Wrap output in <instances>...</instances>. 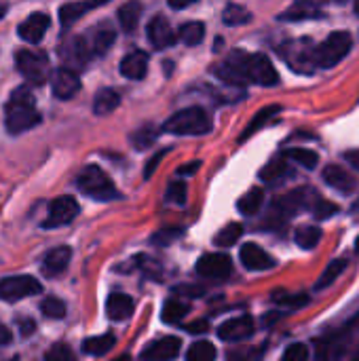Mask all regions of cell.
<instances>
[{"label":"cell","instance_id":"23","mask_svg":"<svg viewBox=\"0 0 359 361\" xmlns=\"http://www.w3.org/2000/svg\"><path fill=\"white\" fill-rule=\"evenodd\" d=\"M148 72V55L144 51H131L121 61V74L129 80H142Z\"/></svg>","mask_w":359,"mask_h":361},{"label":"cell","instance_id":"40","mask_svg":"<svg viewBox=\"0 0 359 361\" xmlns=\"http://www.w3.org/2000/svg\"><path fill=\"white\" fill-rule=\"evenodd\" d=\"M216 357V347L207 341H199L195 343L188 353H186V360L188 361H212Z\"/></svg>","mask_w":359,"mask_h":361},{"label":"cell","instance_id":"37","mask_svg":"<svg viewBox=\"0 0 359 361\" xmlns=\"http://www.w3.org/2000/svg\"><path fill=\"white\" fill-rule=\"evenodd\" d=\"M241 235H243V226L237 224V222H231L229 226H224V228L214 237V243L220 245V247H231V245H235V243L241 239Z\"/></svg>","mask_w":359,"mask_h":361},{"label":"cell","instance_id":"42","mask_svg":"<svg viewBox=\"0 0 359 361\" xmlns=\"http://www.w3.org/2000/svg\"><path fill=\"white\" fill-rule=\"evenodd\" d=\"M273 302L277 305H286V307H292V309H298V307H305L309 305V296H290L288 292H275L273 294Z\"/></svg>","mask_w":359,"mask_h":361},{"label":"cell","instance_id":"48","mask_svg":"<svg viewBox=\"0 0 359 361\" xmlns=\"http://www.w3.org/2000/svg\"><path fill=\"white\" fill-rule=\"evenodd\" d=\"M186 330H188L190 334H203V332L209 330V324H207V322H195V324L186 326Z\"/></svg>","mask_w":359,"mask_h":361},{"label":"cell","instance_id":"25","mask_svg":"<svg viewBox=\"0 0 359 361\" xmlns=\"http://www.w3.org/2000/svg\"><path fill=\"white\" fill-rule=\"evenodd\" d=\"M118 23L125 34H133L138 30L140 17H142V4L138 0H129L118 8Z\"/></svg>","mask_w":359,"mask_h":361},{"label":"cell","instance_id":"26","mask_svg":"<svg viewBox=\"0 0 359 361\" xmlns=\"http://www.w3.org/2000/svg\"><path fill=\"white\" fill-rule=\"evenodd\" d=\"M292 176V169L288 165V159L286 157H279V159H273L271 163H267L260 171V178L267 182V184H279L284 182L286 178Z\"/></svg>","mask_w":359,"mask_h":361},{"label":"cell","instance_id":"15","mask_svg":"<svg viewBox=\"0 0 359 361\" xmlns=\"http://www.w3.org/2000/svg\"><path fill=\"white\" fill-rule=\"evenodd\" d=\"M114 38H116V30L104 21V23H97L89 30V34H85V40L91 49L93 55H104L110 51V47L114 44Z\"/></svg>","mask_w":359,"mask_h":361},{"label":"cell","instance_id":"31","mask_svg":"<svg viewBox=\"0 0 359 361\" xmlns=\"http://www.w3.org/2000/svg\"><path fill=\"white\" fill-rule=\"evenodd\" d=\"M262 201H264V192L260 188H252L250 192H245L239 203H237V209L243 214V216H256L262 207Z\"/></svg>","mask_w":359,"mask_h":361},{"label":"cell","instance_id":"50","mask_svg":"<svg viewBox=\"0 0 359 361\" xmlns=\"http://www.w3.org/2000/svg\"><path fill=\"white\" fill-rule=\"evenodd\" d=\"M176 292H186V294H182V296H201V294H203L201 288H190V286H180Z\"/></svg>","mask_w":359,"mask_h":361},{"label":"cell","instance_id":"28","mask_svg":"<svg viewBox=\"0 0 359 361\" xmlns=\"http://www.w3.org/2000/svg\"><path fill=\"white\" fill-rule=\"evenodd\" d=\"M349 267V262L345 260V258H341V260H332L328 267H326V271L322 273V277L317 279V283H315V292H324L326 288H330L343 273H345V269Z\"/></svg>","mask_w":359,"mask_h":361},{"label":"cell","instance_id":"13","mask_svg":"<svg viewBox=\"0 0 359 361\" xmlns=\"http://www.w3.org/2000/svg\"><path fill=\"white\" fill-rule=\"evenodd\" d=\"M197 273L207 279H224L233 273V262L226 254H205L197 262Z\"/></svg>","mask_w":359,"mask_h":361},{"label":"cell","instance_id":"30","mask_svg":"<svg viewBox=\"0 0 359 361\" xmlns=\"http://www.w3.org/2000/svg\"><path fill=\"white\" fill-rule=\"evenodd\" d=\"M203 36H205V25H203L201 21H186V23L178 30V38H180L184 44H188V47L201 44Z\"/></svg>","mask_w":359,"mask_h":361},{"label":"cell","instance_id":"53","mask_svg":"<svg viewBox=\"0 0 359 361\" xmlns=\"http://www.w3.org/2000/svg\"><path fill=\"white\" fill-rule=\"evenodd\" d=\"M21 324H23V336H30V334L34 332V322H28V319H23Z\"/></svg>","mask_w":359,"mask_h":361},{"label":"cell","instance_id":"5","mask_svg":"<svg viewBox=\"0 0 359 361\" xmlns=\"http://www.w3.org/2000/svg\"><path fill=\"white\" fill-rule=\"evenodd\" d=\"M353 47V38L349 32H332L322 44H315V66L317 68H334L341 63Z\"/></svg>","mask_w":359,"mask_h":361},{"label":"cell","instance_id":"34","mask_svg":"<svg viewBox=\"0 0 359 361\" xmlns=\"http://www.w3.org/2000/svg\"><path fill=\"white\" fill-rule=\"evenodd\" d=\"M190 313V307L186 302H180V300H167L165 307H163V313H161V319L165 324H180L186 315Z\"/></svg>","mask_w":359,"mask_h":361},{"label":"cell","instance_id":"21","mask_svg":"<svg viewBox=\"0 0 359 361\" xmlns=\"http://www.w3.org/2000/svg\"><path fill=\"white\" fill-rule=\"evenodd\" d=\"M326 13L313 0H298L286 13L279 15L281 21H303V19H324Z\"/></svg>","mask_w":359,"mask_h":361},{"label":"cell","instance_id":"14","mask_svg":"<svg viewBox=\"0 0 359 361\" xmlns=\"http://www.w3.org/2000/svg\"><path fill=\"white\" fill-rule=\"evenodd\" d=\"M254 332H256L254 319L250 315H241V317L224 322L220 326V330H218V338L224 341V343H239V341L250 338Z\"/></svg>","mask_w":359,"mask_h":361},{"label":"cell","instance_id":"36","mask_svg":"<svg viewBox=\"0 0 359 361\" xmlns=\"http://www.w3.org/2000/svg\"><path fill=\"white\" fill-rule=\"evenodd\" d=\"M279 112H281V106H267V108H262V110L254 116V121L250 123V127L243 131V135H241L239 140H241V142H243V140H248L252 133H256L260 127H264V123H267V121H271L273 116H277Z\"/></svg>","mask_w":359,"mask_h":361},{"label":"cell","instance_id":"22","mask_svg":"<svg viewBox=\"0 0 359 361\" xmlns=\"http://www.w3.org/2000/svg\"><path fill=\"white\" fill-rule=\"evenodd\" d=\"M108 0H80V2H68L59 8V21L63 27H70L74 21H78L83 15H87L89 11L102 6Z\"/></svg>","mask_w":359,"mask_h":361},{"label":"cell","instance_id":"44","mask_svg":"<svg viewBox=\"0 0 359 361\" xmlns=\"http://www.w3.org/2000/svg\"><path fill=\"white\" fill-rule=\"evenodd\" d=\"M167 201L176 203V205H184L186 203V184L184 182H174L167 190Z\"/></svg>","mask_w":359,"mask_h":361},{"label":"cell","instance_id":"7","mask_svg":"<svg viewBox=\"0 0 359 361\" xmlns=\"http://www.w3.org/2000/svg\"><path fill=\"white\" fill-rule=\"evenodd\" d=\"M15 66L30 85H44L49 76V59L40 51L21 49L15 53Z\"/></svg>","mask_w":359,"mask_h":361},{"label":"cell","instance_id":"55","mask_svg":"<svg viewBox=\"0 0 359 361\" xmlns=\"http://www.w3.org/2000/svg\"><path fill=\"white\" fill-rule=\"evenodd\" d=\"M315 4H345L347 0H313Z\"/></svg>","mask_w":359,"mask_h":361},{"label":"cell","instance_id":"2","mask_svg":"<svg viewBox=\"0 0 359 361\" xmlns=\"http://www.w3.org/2000/svg\"><path fill=\"white\" fill-rule=\"evenodd\" d=\"M4 123H6L8 133H13V135L30 131L40 123V112L36 110V102H34V95L30 93V89L17 87L11 93V97L4 106Z\"/></svg>","mask_w":359,"mask_h":361},{"label":"cell","instance_id":"4","mask_svg":"<svg viewBox=\"0 0 359 361\" xmlns=\"http://www.w3.org/2000/svg\"><path fill=\"white\" fill-rule=\"evenodd\" d=\"M76 186H78L80 192H85L87 197H91L95 201H112V199H118V190H116L114 182L97 165H87L78 173Z\"/></svg>","mask_w":359,"mask_h":361},{"label":"cell","instance_id":"57","mask_svg":"<svg viewBox=\"0 0 359 361\" xmlns=\"http://www.w3.org/2000/svg\"><path fill=\"white\" fill-rule=\"evenodd\" d=\"M351 212H355V214H359V199L353 203V207H351Z\"/></svg>","mask_w":359,"mask_h":361},{"label":"cell","instance_id":"54","mask_svg":"<svg viewBox=\"0 0 359 361\" xmlns=\"http://www.w3.org/2000/svg\"><path fill=\"white\" fill-rule=\"evenodd\" d=\"M195 169H199V163H193L188 167H180V173H193Z\"/></svg>","mask_w":359,"mask_h":361},{"label":"cell","instance_id":"29","mask_svg":"<svg viewBox=\"0 0 359 361\" xmlns=\"http://www.w3.org/2000/svg\"><path fill=\"white\" fill-rule=\"evenodd\" d=\"M114 345H116V338H114L112 334L93 336V338H87V341L83 343V353L93 355V357H102V355H106Z\"/></svg>","mask_w":359,"mask_h":361},{"label":"cell","instance_id":"3","mask_svg":"<svg viewBox=\"0 0 359 361\" xmlns=\"http://www.w3.org/2000/svg\"><path fill=\"white\" fill-rule=\"evenodd\" d=\"M163 131L174 135H205L212 131V116L205 108L199 106L184 108L165 121Z\"/></svg>","mask_w":359,"mask_h":361},{"label":"cell","instance_id":"20","mask_svg":"<svg viewBox=\"0 0 359 361\" xmlns=\"http://www.w3.org/2000/svg\"><path fill=\"white\" fill-rule=\"evenodd\" d=\"M180 341L178 338H161L152 345H148L144 351H142V360H154V361H165V360H174L178 357L180 353Z\"/></svg>","mask_w":359,"mask_h":361},{"label":"cell","instance_id":"8","mask_svg":"<svg viewBox=\"0 0 359 361\" xmlns=\"http://www.w3.org/2000/svg\"><path fill=\"white\" fill-rule=\"evenodd\" d=\"M40 292H42V286L36 281V277H30V275H13L6 279H0V300L4 302H17Z\"/></svg>","mask_w":359,"mask_h":361},{"label":"cell","instance_id":"19","mask_svg":"<svg viewBox=\"0 0 359 361\" xmlns=\"http://www.w3.org/2000/svg\"><path fill=\"white\" fill-rule=\"evenodd\" d=\"M70 258H72V250L61 245V247H53L51 252L44 254L42 258V264H40V271L47 275V277H57L61 275L68 264H70Z\"/></svg>","mask_w":359,"mask_h":361},{"label":"cell","instance_id":"43","mask_svg":"<svg viewBox=\"0 0 359 361\" xmlns=\"http://www.w3.org/2000/svg\"><path fill=\"white\" fill-rule=\"evenodd\" d=\"M184 235V231L182 228H163V231H159V233H154V237H152V243H157V245H169V243H174L176 239H180Z\"/></svg>","mask_w":359,"mask_h":361},{"label":"cell","instance_id":"56","mask_svg":"<svg viewBox=\"0 0 359 361\" xmlns=\"http://www.w3.org/2000/svg\"><path fill=\"white\" fill-rule=\"evenodd\" d=\"M4 15H6V6H4V4L0 2V17H4Z\"/></svg>","mask_w":359,"mask_h":361},{"label":"cell","instance_id":"33","mask_svg":"<svg viewBox=\"0 0 359 361\" xmlns=\"http://www.w3.org/2000/svg\"><path fill=\"white\" fill-rule=\"evenodd\" d=\"M294 239H296L298 247H303V250H315L317 243L322 241V228L320 226H313V224H305V226H300L296 231Z\"/></svg>","mask_w":359,"mask_h":361},{"label":"cell","instance_id":"27","mask_svg":"<svg viewBox=\"0 0 359 361\" xmlns=\"http://www.w3.org/2000/svg\"><path fill=\"white\" fill-rule=\"evenodd\" d=\"M121 104V95L118 91L114 89H102L95 93V99H93V112L95 114H110L116 110V106Z\"/></svg>","mask_w":359,"mask_h":361},{"label":"cell","instance_id":"24","mask_svg":"<svg viewBox=\"0 0 359 361\" xmlns=\"http://www.w3.org/2000/svg\"><path fill=\"white\" fill-rule=\"evenodd\" d=\"M106 311H108V317L114 319V322H123V319H129L135 311V302L131 296L127 294H110L108 296V302H106Z\"/></svg>","mask_w":359,"mask_h":361},{"label":"cell","instance_id":"17","mask_svg":"<svg viewBox=\"0 0 359 361\" xmlns=\"http://www.w3.org/2000/svg\"><path fill=\"white\" fill-rule=\"evenodd\" d=\"M239 256H241V262H243V267L248 271H269V269H273L277 264L275 258L256 243H245L241 247Z\"/></svg>","mask_w":359,"mask_h":361},{"label":"cell","instance_id":"59","mask_svg":"<svg viewBox=\"0 0 359 361\" xmlns=\"http://www.w3.org/2000/svg\"><path fill=\"white\" fill-rule=\"evenodd\" d=\"M355 250L359 252V237H358V241H355Z\"/></svg>","mask_w":359,"mask_h":361},{"label":"cell","instance_id":"6","mask_svg":"<svg viewBox=\"0 0 359 361\" xmlns=\"http://www.w3.org/2000/svg\"><path fill=\"white\" fill-rule=\"evenodd\" d=\"M279 55L298 74H311L317 68L315 66V44L311 42V38L288 40L286 44L279 47Z\"/></svg>","mask_w":359,"mask_h":361},{"label":"cell","instance_id":"32","mask_svg":"<svg viewBox=\"0 0 359 361\" xmlns=\"http://www.w3.org/2000/svg\"><path fill=\"white\" fill-rule=\"evenodd\" d=\"M281 157H286L288 161L298 163V165L305 167V169H315L317 163H320L317 152H313V150H309V148H288Z\"/></svg>","mask_w":359,"mask_h":361},{"label":"cell","instance_id":"9","mask_svg":"<svg viewBox=\"0 0 359 361\" xmlns=\"http://www.w3.org/2000/svg\"><path fill=\"white\" fill-rule=\"evenodd\" d=\"M76 216H78V203L70 195H63V197H57L49 205V216L42 222V226L44 228H57V226L70 224Z\"/></svg>","mask_w":359,"mask_h":361},{"label":"cell","instance_id":"1","mask_svg":"<svg viewBox=\"0 0 359 361\" xmlns=\"http://www.w3.org/2000/svg\"><path fill=\"white\" fill-rule=\"evenodd\" d=\"M214 74L231 87H245L250 82L260 87H275L279 82V74L273 61L262 53L231 51L222 63L214 66Z\"/></svg>","mask_w":359,"mask_h":361},{"label":"cell","instance_id":"51","mask_svg":"<svg viewBox=\"0 0 359 361\" xmlns=\"http://www.w3.org/2000/svg\"><path fill=\"white\" fill-rule=\"evenodd\" d=\"M345 159H347V161L359 171V150H349V152H345Z\"/></svg>","mask_w":359,"mask_h":361},{"label":"cell","instance_id":"47","mask_svg":"<svg viewBox=\"0 0 359 361\" xmlns=\"http://www.w3.org/2000/svg\"><path fill=\"white\" fill-rule=\"evenodd\" d=\"M165 154H167V150H161V152H159V154L148 163V165H146V169H144V178H146V180L152 176V169H157V167H159V163H161V159H163Z\"/></svg>","mask_w":359,"mask_h":361},{"label":"cell","instance_id":"12","mask_svg":"<svg viewBox=\"0 0 359 361\" xmlns=\"http://www.w3.org/2000/svg\"><path fill=\"white\" fill-rule=\"evenodd\" d=\"M51 87H53V95L57 99H72L80 91V78L72 68L63 66L53 72Z\"/></svg>","mask_w":359,"mask_h":361},{"label":"cell","instance_id":"41","mask_svg":"<svg viewBox=\"0 0 359 361\" xmlns=\"http://www.w3.org/2000/svg\"><path fill=\"white\" fill-rule=\"evenodd\" d=\"M40 311H42V315L44 317H49V319H61L63 315H66V305L59 300V298H44L42 302H40Z\"/></svg>","mask_w":359,"mask_h":361},{"label":"cell","instance_id":"39","mask_svg":"<svg viewBox=\"0 0 359 361\" xmlns=\"http://www.w3.org/2000/svg\"><path fill=\"white\" fill-rule=\"evenodd\" d=\"M309 212H311L317 220H328V218H332V216L339 214V205L332 203V201H328V199H324L322 195H317Z\"/></svg>","mask_w":359,"mask_h":361},{"label":"cell","instance_id":"46","mask_svg":"<svg viewBox=\"0 0 359 361\" xmlns=\"http://www.w3.org/2000/svg\"><path fill=\"white\" fill-rule=\"evenodd\" d=\"M44 360L49 361H72L74 360V353L66 347V345H57V347H53L51 351H47V355H44Z\"/></svg>","mask_w":359,"mask_h":361},{"label":"cell","instance_id":"11","mask_svg":"<svg viewBox=\"0 0 359 361\" xmlns=\"http://www.w3.org/2000/svg\"><path fill=\"white\" fill-rule=\"evenodd\" d=\"M59 53H61V59L66 61V66L72 68V70L87 66L89 59L93 57V53H91L87 40H85V36H72L70 40H66L61 44Z\"/></svg>","mask_w":359,"mask_h":361},{"label":"cell","instance_id":"16","mask_svg":"<svg viewBox=\"0 0 359 361\" xmlns=\"http://www.w3.org/2000/svg\"><path fill=\"white\" fill-rule=\"evenodd\" d=\"M324 182L328 184V186H332L334 190H339L341 195H351L355 188L359 186L358 178L355 176H351L345 167H341V165H328L326 169H324Z\"/></svg>","mask_w":359,"mask_h":361},{"label":"cell","instance_id":"52","mask_svg":"<svg viewBox=\"0 0 359 361\" xmlns=\"http://www.w3.org/2000/svg\"><path fill=\"white\" fill-rule=\"evenodd\" d=\"M8 343H11V332H8V328H4L0 324V347H6Z\"/></svg>","mask_w":359,"mask_h":361},{"label":"cell","instance_id":"38","mask_svg":"<svg viewBox=\"0 0 359 361\" xmlns=\"http://www.w3.org/2000/svg\"><path fill=\"white\" fill-rule=\"evenodd\" d=\"M157 135H159V131L152 125H144L142 129H138L131 135V146L135 150H146V148H150L157 142Z\"/></svg>","mask_w":359,"mask_h":361},{"label":"cell","instance_id":"58","mask_svg":"<svg viewBox=\"0 0 359 361\" xmlns=\"http://www.w3.org/2000/svg\"><path fill=\"white\" fill-rule=\"evenodd\" d=\"M353 8H355V15L359 17V0H355V4H353Z\"/></svg>","mask_w":359,"mask_h":361},{"label":"cell","instance_id":"10","mask_svg":"<svg viewBox=\"0 0 359 361\" xmlns=\"http://www.w3.org/2000/svg\"><path fill=\"white\" fill-rule=\"evenodd\" d=\"M146 34H148V40H150V44L154 47V49H159V51H163V49H169V47H174L178 40V34L174 32V27H171V23L167 21V17L165 15H154L152 19H150V23H148V27H146Z\"/></svg>","mask_w":359,"mask_h":361},{"label":"cell","instance_id":"35","mask_svg":"<svg viewBox=\"0 0 359 361\" xmlns=\"http://www.w3.org/2000/svg\"><path fill=\"white\" fill-rule=\"evenodd\" d=\"M222 19H224L226 25H233V27L235 25H245V23L252 21V13L241 4H229L224 8V13H222Z\"/></svg>","mask_w":359,"mask_h":361},{"label":"cell","instance_id":"18","mask_svg":"<svg viewBox=\"0 0 359 361\" xmlns=\"http://www.w3.org/2000/svg\"><path fill=\"white\" fill-rule=\"evenodd\" d=\"M49 25H51L49 15H44V13H32V15L19 25V36H21L25 42L36 44V42L42 40V36L47 34Z\"/></svg>","mask_w":359,"mask_h":361},{"label":"cell","instance_id":"49","mask_svg":"<svg viewBox=\"0 0 359 361\" xmlns=\"http://www.w3.org/2000/svg\"><path fill=\"white\" fill-rule=\"evenodd\" d=\"M197 0H167V4L171 6V8H176V11H182V8H186V6H190V4H195Z\"/></svg>","mask_w":359,"mask_h":361},{"label":"cell","instance_id":"45","mask_svg":"<svg viewBox=\"0 0 359 361\" xmlns=\"http://www.w3.org/2000/svg\"><path fill=\"white\" fill-rule=\"evenodd\" d=\"M284 360L286 361L309 360V349H307V345H300V343H296V345H290V347L284 351Z\"/></svg>","mask_w":359,"mask_h":361}]
</instances>
